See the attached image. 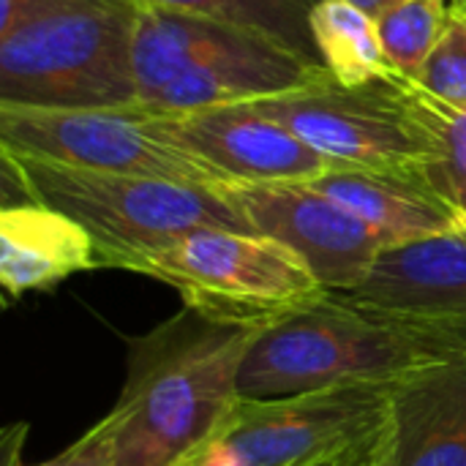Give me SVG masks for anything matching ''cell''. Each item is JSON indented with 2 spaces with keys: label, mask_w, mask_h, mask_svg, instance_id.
<instances>
[{
  "label": "cell",
  "mask_w": 466,
  "mask_h": 466,
  "mask_svg": "<svg viewBox=\"0 0 466 466\" xmlns=\"http://www.w3.org/2000/svg\"><path fill=\"white\" fill-rule=\"evenodd\" d=\"M259 333L183 309L131 339L126 385L109 410L117 466H172L197 456L240 401V369Z\"/></svg>",
  "instance_id": "6da1fadb"
},
{
  "label": "cell",
  "mask_w": 466,
  "mask_h": 466,
  "mask_svg": "<svg viewBox=\"0 0 466 466\" xmlns=\"http://www.w3.org/2000/svg\"><path fill=\"white\" fill-rule=\"evenodd\" d=\"M459 355H466V333L328 292L257 336L238 390L240 399H279L339 385H390Z\"/></svg>",
  "instance_id": "7a4b0ae2"
},
{
  "label": "cell",
  "mask_w": 466,
  "mask_h": 466,
  "mask_svg": "<svg viewBox=\"0 0 466 466\" xmlns=\"http://www.w3.org/2000/svg\"><path fill=\"white\" fill-rule=\"evenodd\" d=\"M134 71L139 106L158 115L251 104L330 74L248 27L147 3L137 8Z\"/></svg>",
  "instance_id": "3957f363"
},
{
  "label": "cell",
  "mask_w": 466,
  "mask_h": 466,
  "mask_svg": "<svg viewBox=\"0 0 466 466\" xmlns=\"http://www.w3.org/2000/svg\"><path fill=\"white\" fill-rule=\"evenodd\" d=\"M30 202L55 208L93 238L98 265H134L197 229L251 232L221 186H188L158 177L79 169L0 150Z\"/></svg>",
  "instance_id": "277c9868"
},
{
  "label": "cell",
  "mask_w": 466,
  "mask_h": 466,
  "mask_svg": "<svg viewBox=\"0 0 466 466\" xmlns=\"http://www.w3.org/2000/svg\"><path fill=\"white\" fill-rule=\"evenodd\" d=\"M139 0L74 5L0 35V104L35 109L139 106Z\"/></svg>",
  "instance_id": "5b68a950"
},
{
  "label": "cell",
  "mask_w": 466,
  "mask_h": 466,
  "mask_svg": "<svg viewBox=\"0 0 466 466\" xmlns=\"http://www.w3.org/2000/svg\"><path fill=\"white\" fill-rule=\"evenodd\" d=\"M131 273L172 287L205 319L254 330H268L328 295L292 248L257 232L197 229L142 257Z\"/></svg>",
  "instance_id": "8992f818"
},
{
  "label": "cell",
  "mask_w": 466,
  "mask_h": 466,
  "mask_svg": "<svg viewBox=\"0 0 466 466\" xmlns=\"http://www.w3.org/2000/svg\"><path fill=\"white\" fill-rule=\"evenodd\" d=\"M396 385L240 399L197 456L229 466H309L350 453L388 431Z\"/></svg>",
  "instance_id": "52a82bcc"
},
{
  "label": "cell",
  "mask_w": 466,
  "mask_h": 466,
  "mask_svg": "<svg viewBox=\"0 0 466 466\" xmlns=\"http://www.w3.org/2000/svg\"><path fill=\"white\" fill-rule=\"evenodd\" d=\"M0 150L115 175L188 186L229 183L216 167L167 139L142 106L35 109L0 104Z\"/></svg>",
  "instance_id": "ba28073f"
},
{
  "label": "cell",
  "mask_w": 466,
  "mask_h": 466,
  "mask_svg": "<svg viewBox=\"0 0 466 466\" xmlns=\"http://www.w3.org/2000/svg\"><path fill=\"white\" fill-rule=\"evenodd\" d=\"M248 106L289 128L333 167L431 169L434 164V142L412 115L396 71L358 87L328 74L306 90Z\"/></svg>",
  "instance_id": "9c48e42d"
},
{
  "label": "cell",
  "mask_w": 466,
  "mask_h": 466,
  "mask_svg": "<svg viewBox=\"0 0 466 466\" xmlns=\"http://www.w3.org/2000/svg\"><path fill=\"white\" fill-rule=\"evenodd\" d=\"M251 232L292 248L328 292L358 289L385 243L355 213L309 183H224Z\"/></svg>",
  "instance_id": "30bf717a"
},
{
  "label": "cell",
  "mask_w": 466,
  "mask_h": 466,
  "mask_svg": "<svg viewBox=\"0 0 466 466\" xmlns=\"http://www.w3.org/2000/svg\"><path fill=\"white\" fill-rule=\"evenodd\" d=\"M156 128L216 167L229 183H309L333 164L248 104L158 115Z\"/></svg>",
  "instance_id": "8fae6325"
},
{
  "label": "cell",
  "mask_w": 466,
  "mask_h": 466,
  "mask_svg": "<svg viewBox=\"0 0 466 466\" xmlns=\"http://www.w3.org/2000/svg\"><path fill=\"white\" fill-rule=\"evenodd\" d=\"M344 298L393 317L466 333V224L385 248L366 281Z\"/></svg>",
  "instance_id": "7c38bea8"
},
{
  "label": "cell",
  "mask_w": 466,
  "mask_h": 466,
  "mask_svg": "<svg viewBox=\"0 0 466 466\" xmlns=\"http://www.w3.org/2000/svg\"><path fill=\"white\" fill-rule=\"evenodd\" d=\"M309 186L355 213L380 235L385 248L426 240L466 224L459 205L442 194L429 169L333 167L309 180Z\"/></svg>",
  "instance_id": "4fadbf2b"
},
{
  "label": "cell",
  "mask_w": 466,
  "mask_h": 466,
  "mask_svg": "<svg viewBox=\"0 0 466 466\" xmlns=\"http://www.w3.org/2000/svg\"><path fill=\"white\" fill-rule=\"evenodd\" d=\"M382 466H466V355L396 385Z\"/></svg>",
  "instance_id": "5bb4252c"
},
{
  "label": "cell",
  "mask_w": 466,
  "mask_h": 466,
  "mask_svg": "<svg viewBox=\"0 0 466 466\" xmlns=\"http://www.w3.org/2000/svg\"><path fill=\"white\" fill-rule=\"evenodd\" d=\"M98 268L93 238L66 213L38 202L0 210V284L8 300Z\"/></svg>",
  "instance_id": "9a60e30c"
},
{
  "label": "cell",
  "mask_w": 466,
  "mask_h": 466,
  "mask_svg": "<svg viewBox=\"0 0 466 466\" xmlns=\"http://www.w3.org/2000/svg\"><path fill=\"white\" fill-rule=\"evenodd\" d=\"M311 33L325 68L341 85H369L393 71L380 44L377 19L347 0H319L311 11Z\"/></svg>",
  "instance_id": "2e32d148"
},
{
  "label": "cell",
  "mask_w": 466,
  "mask_h": 466,
  "mask_svg": "<svg viewBox=\"0 0 466 466\" xmlns=\"http://www.w3.org/2000/svg\"><path fill=\"white\" fill-rule=\"evenodd\" d=\"M147 5L205 14L240 27H248L311 66L325 68L311 33V11L319 0H139Z\"/></svg>",
  "instance_id": "e0dca14e"
},
{
  "label": "cell",
  "mask_w": 466,
  "mask_h": 466,
  "mask_svg": "<svg viewBox=\"0 0 466 466\" xmlns=\"http://www.w3.org/2000/svg\"><path fill=\"white\" fill-rule=\"evenodd\" d=\"M399 85L412 115L434 142L431 180L466 216V109L437 98L418 79L399 74Z\"/></svg>",
  "instance_id": "ac0fdd59"
},
{
  "label": "cell",
  "mask_w": 466,
  "mask_h": 466,
  "mask_svg": "<svg viewBox=\"0 0 466 466\" xmlns=\"http://www.w3.org/2000/svg\"><path fill=\"white\" fill-rule=\"evenodd\" d=\"M451 19L445 0H401L377 19L380 44L390 68L401 76L418 79L431 49L442 38Z\"/></svg>",
  "instance_id": "d6986e66"
},
{
  "label": "cell",
  "mask_w": 466,
  "mask_h": 466,
  "mask_svg": "<svg viewBox=\"0 0 466 466\" xmlns=\"http://www.w3.org/2000/svg\"><path fill=\"white\" fill-rule=\"evenodd\" d=\"M418 82L437 98L466 109V19L451 5V19L423 63Z\"/></svg>",
  "instance_id": "ffe728a7"
},
{
  "label": "cell",
  "mask_w": 466,
  "mask_h": 466,
  "mask_svg": "<svg viewBox=\"0 0 466 466\" xmlns=\"http://www.w3.org/2000/svg\"><path fill=\"white\" fill-rule=\"evenodd\" d=\"M27 440V423H14L3 431L0 440V466H25L22 464V448ZM30 466H117L115 456V426L106 418H101L87 434H82L74 445H68L63 453L44 464Z\"/></svg>",
  "instance_id": "44dd1931"
},
{
  "label": "cell",
  "mask_w": 466,
  "mask_h": 466,
  "mask_svg": "<svg viewBox=\"0 0 466 466\" xmlns=\"http://www.w3.org/2000/svg\"><path fill=\"white\" fill-rule=\"evenodd\" d=\"M85 3H98V0H0V35H8L33 19Z\"/></svg>",
  "instance_id": "7402d4cb"
},
{
  "label": "cell",
  "mask_w": 466,
  "mask_h": 466,
  "mask_svg": "<svg viewBox=\"0 0 466 466\" xmlns=\"http://www.w3.org/2000/svg\"><path fill=\"white\" fill-rule=\"evenodd\" d=\"M385 448H388V431L380 434L377 440L350 451V453H341V456H333V459H325V461H317V464L309 466H382Z\"/></svg>",
  "instance_id": "603a6c76"
},
{
  "label": "cell",
  "mask_w": 466,
  "mask_h": 466,
  "mask_svg": "<svg viewBox=\"0 0 466 466\" xmlns=\"http://www.w3.org/2000/svg\"><path fill=\"white\" fill-rule=\"evenodd\" d=\"M347 3H352L355 8L366 11L371 19H380V16H385L393 5H399L401 0H347Z\"/></svg>",
  "instance_id": "cb8c5ba5"
},
{
  "label": "cell",
  "mask_w": 466,
  "mask_h": 466,
  "mask_svg": "<svg viewBox=\"0 0 466 466\" xmlns=\"http://www.w3.org/2000/svg\"><path fill=\"white\" fill-rule=\"evenodd\" d=\"M172 466H229V464H221V461H213V459H205V456H191V459H186V461H180V464H172Z\"/></svg>",
  "instance_id": "d4e9b609"
},
{
  "label": "cell",
  "mask_w": 466,
  "mask_h": 466,
  "mask_svg": "<svg viewBox=\"0 0 466 466\" xmlns=\"http://www.w3.org/2000/svg\"><path fill=\"white\" fill-rule=\"evenodd\" d=\"M453 8H456V11H459V14L466 19V0H456V3H453Z\"/></svg>",
  "instance_id": "484cf974"
},
{
  "label": "cell",
  "mask_w": 466,
  "mask_h": 466,
  "mask_svg": "<svg viewBox=\"0 0 466 466\" xmlns=\"http://www.w3.org/2000/svg\"><path fill=\"white\" fill-rule=\"evenodd\" d=\"M382 464H385V461H382Z\"/></svg>",
  "instance_id": "4316f807"
}]
</instances>
